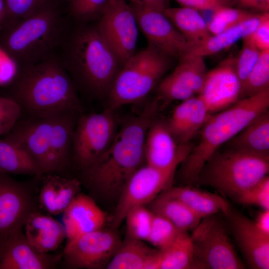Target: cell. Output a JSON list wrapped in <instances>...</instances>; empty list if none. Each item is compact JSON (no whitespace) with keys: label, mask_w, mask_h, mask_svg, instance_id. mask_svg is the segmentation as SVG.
Segmentation results:
<instances>
[{"label":"cell","mask_w":269,"mask_h":269,"mask_svg":"<svg viewBox=\"0 0 269 269\" xmlns=\"http://www.w3.org/2000/svg\"><path fill=\"white\" fill-rule=\"evenodd\" d=\"M57 55L75 85L95 96L108 95L122 66L97 26H84L66 35Z\"/></svg>","instance_id":"3957f363"},{"label":"cell","mask_w":269,"mask_h":269,"mask_svg":"<svg viewBox=\"0 0 269 269\" xmlns=\"http://www.w3.org/2000/svg\"><path fill=\"white\" fill-rule=\"evenodd\" d=\"M40 189L39 202L48 213L57 215L56 187L54 174H47Z\"/></svg>","instance_id":"b9f144b4"},{"label":"cell","mask_w":269,"mask_h":269,"mask_svg":"<svg viewBox=\"0 0 269 269\" xmlns=\"http://www.w3.org/2000/svg\"><path fill=\"white\" fill-rule=\"evenodd\" d=\"M67 244L104 226L106 213L91 197L79 193L63 212Z\"/></svg>","instance_id":"ffe728a7"},{"label":"cell","mask_w":269,"mask_h":269,"mask_svg":"<svg viewBox=\"0 0 269 269\" xmlns=\"http://www.w3.org/2000/svg\"><path fill=\"white\" fill-rule=\"evenodd\" d=\"M229 148L269 156V113L258 116L229 141Z\"/></svg>","instance_id":"4316f807"},{"label":"cell","mask_w":269,"mask_h":269,"mask_svg":"<svg viewBox=\"0 0 269 269\" xmlns=\"http://www.w3.org/2000/svg\"><path fill=\"white\" fill-rule=\"evenodd\" d=\"M6 17L0 29L11 25L28 16L45 0H4Z\"/></svg>","instance_id":"ab89813d"},{"label":"cell","mask_w":269,"mask_h":269,"mask_svg":"<svg viewBox=\"0 0 269 269\" xmlns=\"http://www.w3.org/2000/svg\"><path fill=\"white\" fill-rule=\"evenodd\" d=\"M163 13L191 47L211 35L208 29L207 23L196 9L186 6L166 7Z\"/></svg>","instance_id":"f1b7e54d"},{"label":"cell","mask_w":269,"mask_h":269,"mask_svg":"<svg viewBox=\"0 0 269 269\" xmlns=\"http://www.w3.org/2000/svg\"><path fill=\"white\" fill-rule=\"evenodd\" d=\"M203 58L186 54L179 58L174 70L159 82L158 98L167 101H182L198 95L207 73Z\"/></svg>","instance_id":"2e32d148"},{"label":"cell","mask_w":269,"mask_h":269,"mask_svg":"<svg viewBox=\"0 0 269 269\" xmlns=\"http://www.w3.org/2000/svg\"><path fill=\"white\" fill-rule=\"evenodd\" d=\"M243 9H251L262 12H269V0H229Z\"/></svg>","instance_id":"f6af8a7d"},{"label":"cell","mask_w":269,"mask_h":269,"mask_svg":"<svg viewBox=\"0 0 269 269\" xmlns=\"http://www.w3.org/2000/svg\"><path fill=\"white\" fill-rule=\"evenodd\" d=\"M192 148L190 142H176L166 121L154 119L145 138V164L160 168L168 167L177 161H183Z\"/></svg>","instance_id":"ac0fdd59"},{"label":"cell","mask_w":269,"mask_h":269,"mask_svg":"<svg viewBox=\"0 0 269 269\" xmlns=\"http://www.w3.org/2000/svg\"><path fill=\"white\" fill-rule=\"evenodd\" d=\"M121 242L114 229L103 228L85 234L66 244L64 251L66 263L77 269L106 268Z\"/></svg>","instance_id":"7c38bea8"},{"label":"cell","mask_w":269,"mask_h":269,"mask_svg":"<svg viewBox=\"0 0 269 269\" xmlns=\"http://www.w3.org/2000/svg\"><path fill=\"white\" fill-rule=\"evenodd\" d=\"M22 113L21 106L14 99L0 95V136H5L12 131Z\"/></svg>","instance_id":"74e56055"},{"label":"cell","mask_w":269,"mask_h":269,"mask_svg":"<svg viewBox=\"0 0 269 269\" xmlns=\"http://www.w3.org/2000/svg\"><path fill=\"white\" fill-rule=\"evenodd\" d=\"M137 26L125 0H110L101 15L97 29L122 66L135 53Z\"/></svg>","instance_id":"8fae6325"},{"label":"cell","mask_w":269,"mask_h":269,"mask_svg":"<svg viewBox=\"0 0 269 269\" xmlns=\"http://www.w3.org/2000/svg\"><path fill=\"white\" fill-rule=\"evenodd\" d=\"M57 214L63 213L80 193L81 183L76 178L62 177L54 174Z\"/></svg>","instance_id":"8d00e7d4"},{"label":"cell","mask_w":269,"mask_h":269,"mask_svg":"<svg viewBox=\"0 0 269 269\" xmlns=\"http://www.w3.org/2000/svg\"><path fill=\"white\" fill-rule=\"evenodd\" d=\"M183 161H177L164 168L144 164L131 176L118 198L111 220V227L116 229L124 221L129 210L149 204L169 188L176 170Z\"/></svg>","instance_id":"30bf717a"},{"label":"cell","mask_w":269,"mask_h":269,"mask_svg":"<svg viewBox=\"0 0 269 269\" xmlns=\"http://www.w3.org/2000/svg\"><path fill=\"white\" fill-rule=\"evenodd\" d=\"M229 216L237 244L249 266L255 269H269V236L261 232L254 221L231 209Z\"/></svg>","instance_id":"d6986e66"},{"label":"cell","mask_w":269,"mask_h":269,"mask_svg":"<svg viewBox=\"0 0 269 269\" xmlns=\"http://www.w3.org/2000/svg\"><path fill=\"white\" fill-rule=\"evenodd\" d=\"M0 171L42 176L35 161L17 140L6 135L0 139Z\"/></svg>","instance_id":"83f0119b"},{"label":"cell","mask_w":269,"mask_h":269,"mask_svg":"<svg viewBox=\"0 0 269 269\" xmlns=\"http://www.w3.org/2000/svg\"><path fill=\"white\" fill-rule=\"evenodd\" d=\"M130 6L148 46L171 58L188 53L191 45L163 12L134 3Z\"/></svg>","instance_id":"4fadbf2b"},{"label":"cell","mask_w":269,"mask_h":269,"mask_svg":"<svg viewBox=\"0 0 269 269\" xmlns=\"http://www.w3.org/2000/svg\"><path fill=\"white\" fill-rule=\"evenodd\" d=\"M66 26L58 9L45 0L28 16L2 28L0 48L18 67L34 64L56 55Z\"/></svg>","instance_id":"277c9868"},{"label":"cell","mask_w":269,"mask_h":269,"mask_svg":"<svg viewBox=\"0 0 269 269\" xmlns=\"http://www.w3.org/2000/svg\"><path fill=\"white\" fill-rule=\"evenodd\" d=\"M269 156L232 148L216 151L207 162L196 181L235 199L268 175Z\"/></svg>","instance_id":"8992f818"},{"label":"cell","mask_w":269,"mask_h":269,"mask_svg":"<svg viewBox=\"0 0 269 269\" xmlns=\"http://www.w3.org/2000/svg\"><path fill=\"white\" fill-rule=\"evenodd\" d=\"M255 14L246 9L221 5L213 11L212 18L207 23L208 30L211 35L219 34L242 23Z\"/></svg>","instance_id":"d6a6232c"},{"label":"cell","mask_w":269,"mask_h":269,"mask_svg":"<svg viewBox=\"0 0 269 269\" xmlns=\"http://www.w3.org/2000/svg\"><path fill=\"white\" fill-rule=\"evenodd\" d=\"M114 110L82 114L78 118L72 143L71 155L85 170L94 164L108 148L117 132Z\"/></svg>","instance_id":"9c48e42d"},{"label":"cell","mask_w":269,"mask_h":269,"mask_svg":"<svg viewBox=\"0 0 269 269\" xmlns=\"http://www.w3.org/2000/svg\"><path fill=\"white\" fill-rule=\"evenodd\" d=\"M251 35L243 39L242 49L236 57V71L241 84L257 63L261 53Z\"/></svg>","instance_id":"d590c367"},{"label":"cell","mask_w":269,"mask_h":269,"mask_svg":"<svg viewBox=\"0 0 269 269\" xmlns=\"http://www.w3.org/2000/svg\"><path fill=\"white\" fill-rule=\"evenodd\" d=\"M149 204L153 213L166 219L180 231L193 230L202 219L180 201L162 194Z\"/></svg>","instance_id":"f546056e"},{"label":"cell","mask_w":269,"mask_h":269,"mask_svg":"<svg viewBox=\"0 0 269 269\" xmlns=\"http://www.w3.org/2000/svg\"><path fill=\"white\" fill-rule=\"evenodd\" d=\"M254 222L261 232L269 236V209H263L260 212Z\"/></svg>","instance_id":"bcb514c9"},{"label":"cell","mask_w":269,"mask_h":269,"mask_svg":"<svg viewBox=\"0 0 269 269\" xmlns=\"http://www.w3.org/2000/svg\"><path fill=\"white\" fill-rule=\"evenodd\" d=\"M153 217L147 242L157 249L168 246L180 231L164 217L153 213Z\"/></svg>","instance_id":"e575fe53"},{"label":"cell","mask_w":269,"mask_h":269,"mask_svg":"<svg viewBox=\"0 0 269 269\" xmlns=\"http://www.w3.org/2000/svg\"><path fill=\"white\" fill-rule=\"evenodd\" d=\"M161 194L178 200L202 218L230 210L228 202L220 196L189 186L170 187Z\"/></svg>","instance_id":"d4e9b609"},{"label":"cell","mask_w":269,"mask_h":269,"mask_svg":"<svg viewBox=\"0 0 269 269\" xmlns=\"http://www.w3.org/2000/svg\"><path fill=\"white\" fill-rule=\"evenodd\" d=\"M52 116L20 118L7 134L26 149L36 163L41 175L58 173L52 153Z\"/></svg>","instance_id":"9a60e30c"},{"label":"cell","mask_w":269,"mask_h":269,"mask_svg":"<svg viewBox=\"0 0 269 269\" xmlns=\"http://www.w3.org/2000/svg\"><path fill=\"white\" fill-rule=\"evenodd\" d=\"M182 6L196 10H212L225 4V0H176Z\"/></svg>","instance_id":"ee69618b"},{"label":"cell","mask_w":269,"mask_h":269,"mask_svg":"<svg viewBox=\"0 0 269 269\" xmlns=\"http://www.w3.org/2000/svg\"><path fill=\"white\" fill-rule=\"evenodd\" d=\"M157 108L154 101L127 120L107 150L84 170L88 186L95 193L105 198H119L131 176L145 164V136Z\"/></svg>","instance_id":"6da1fadb"},{"label":"cell","mask_w":269,"mask_h":269,"mask_svg":"<svg viewBox=\"0 0 269 269\" xmlns=\"http://www.w3.org/2000/svg\"><path fill=\"white\" fill-rule=\"evenodd\" d=\"M210 114L204 102L197 95L182 101L166 123L176 142L186 143L201 131Z\"/></svg>","instance_id":"7402d4cb"},{"label":"cell","mask_w":269,"mask_h":269,"mask_svg":"<svg viewBox=\"0 0 269 269\" xmlns=\"http://www.w3.org/2000/svg\"><path fill=\"white\" fill-rule=\"evenodd\" d=\"M171 58L148 46L122 66L108 95V108L115 110L145 98L168 70Z\"/></svg>","instance_id":"52a82bcc"},{"label":"cell","mask_w":269,"mask_h":269,"mask_svg":"<svg viewBox=\"0 0 269 269\" xmlns=\"http://www.w3.org/2000/svg\"><path fill=\"white\" fill-rule=\"evenodd\" d=\"M21 229L10 236L0 248V269H47L55 259L37 251Z\"/></svg>","instance_id":"44dd1931"},{"label":"cell","mask_w":269,"mask_h":269,"mask_svg":"<svg viewBox=\"0 0 269 269\" xmlns=\"http://www.w3.org/2000/svg\"><path fill=\"white\" fill-rule=\"evenodd\" d=\"M131 1L132 3L161 12L166 8V0H131Z\"/></svg>","instance_id":"7dc6e473"},{"label":"cell","mask_w":269,"mask_h":269,"mask_svg":"<svg viewBox=\"0 0 269 269\" xmlns=\"http://www.w3.org/2000/svg\"><path fill=\"white\" fill-rule=\"evenodd\" d=\"M36 211L33 196L26 185L0 171V248Z\"/></svg>","instance_id":"5bb4252c"},{"label":"cell","mask_w":269,"mask_h":269,"mask_svg":"<svg viewBox=\"0 0 269 269\" xmlns=\"http://www.w3.org/2000/svg\"><path fill=\"white\" fill-rule=\"evenodd\" d=\"M153 214L145 206H137L129 210L124 218L126 223V237L146 241Z\"/></svg>","instance_id":"836d02e7"},{"label":"cell","mask_w":269,"mask_h":269,"mask_svg":"<svg viewBox=\"0 0 269 269\" xmlns=\"http://www.w3.org/2000/svg\"><path fill=\"white\" fill-rule=\"evenodd\" d=\"M263 13H255L236 26L219 34L211 35L205 40L192 46L186 54L204 57L230 47L239 40L253 34L261 20Z\"/></svg>","instance_id":"484cf974"},{"label":"cell","mask_w":269,"mask_h":269,"mask_svg":"<svg viewBox=\"0 0 269 269\" xmlns=\"http://www.w3.org/2000/svg\"><path fill=\"white\" fill-rule=\"evenodd\" d=\"M236 61V57H228L207 71L198 96L210 114L225 110L239 100L241 83L237 73Z\"/></svg>","instance_id":"e0dca14e"},{"label":"cell","mask_w":269,"mask_h":269,"mask_svg":"<svg viewBox=\"0 0 269 269\" xmlns=\"http://www.w3.org/2000/svg\"><path fill=\"white\" fill-rule=\"evenodd\" d=\"M257 47L261 51L269 49V13L263 12L261 20L251 35Z\"/></svg>","instance_id":"7bdbcfd3"},{"label":"cell","mask_w":269,"mask_h":269,"mask_svg":"<svg viewBox=\"0 0 269 269\" xmlns=\"http://www.w3.org/2000/svg\"><path fill=\"white\" fill-rule=\"evenodd\" d=\"M193 266L192 244L188 231H180L168 246L159 250L158 269H193Z\"/></svg>","instance_id":"4dcf8cb0"},{"label":"cell","mask_w":269,"mask_h":269,"mask_svg":"<svg viewBox=\"0 0 269 269\" xmlns=\"http://www.w3.org/2000/svg\"><path fill=\"white\" fill-rule=\"evenodd\" d=\"M216 214L203 218L190 235L193 269L245 268L223 223Z\"/></svg>","instance_id":"ba28073f"},{"label":"cell","mask_w":269,"mask_h":269,"mask_svg":"<svg viewBox=\"0 0 269 269\" xmlns=\"http://www.w3.org/2000/svg\"><path fill=\"white\" fill-rule=\"evenodd\" d=\"M24 227L29 243L42 253L56 250L66 238L63 224L37 211L29 216Z\"/></svg>","instance_id":"603a6c76"},{"label":"cell","mask_w":269,"mask_h":269,"mask_svg":"<svg viewBox=\"0 0 269 269\" xmlns=\"http://www.w3.org/2000/svg\"><path fill=\"white\" fill-rule=\"evenodd\" d=\"M269 87L239 100L227 109L209 116L202 128L198 143L182 162L181 175L196 181L202 168L222 144L238 134L250 123L268 110Z\"/></svg>","instance_id":"5b68a950"},{"label":"cell","mask_w":269,"mask_h":269,"mask_svg":"<svg viewBox=\"0 0 269 269\" xmlns=\"http://www.w3.org/2000/svg\"><path fill=\"white\" fill-rule=\"evenodd\" d=\"M236 199L244 205H255L263 209H269V176L242 192Z\"/></svg>","instance_id":"f35d334b"},{"label":"cell","mask_w":269,"mask_h":269,"mask_svg":"<svg viewBox=\"0 0 269 269\" xmlns=\"http://www.w3.org/2000/svg\"><path fill=\"white\" fill-rule=\"evenodd\" d=\"M10 96L29 117L82 112L76 87L57 55L18 67Z\"/></svg>","instance_id":"7a4b0ae2"},{"label":"cell","mask_w":269,"mask_h":269,"mask_svg":"<svg viewBox=\"0 0 269 269\" xmlns=\"http://www.w3.org/2000/svg\"><path fill=\"white\" fill-rule=\"evenodd\" d=\"M6 17V9L4 0H0V29L3 25Z\"/></svg>","instance_id":"c3c4849f"},{"label":"cell","mask_w":269,"mask_h":269,"mask_svg":"<svg viewBox=\"0 0 269 269\" xmlns=\"http://www.w3.org/2000/svg\"><path fill=\"white\" fill-rule=\"evenodd\" d=\"M126 237L108 264V269H158L159 250Z\"/></svg>","instance_id":"cb8c5ba5"},{"label":"cell","mask_w":269,"mask_h":269,"mask_svg":"<svg viewBox=\"0 0 269 269\" xmlns=\"http://www.w3.org/2000/svg\"><path fill=\"white\" fill-rule=\"evenodd\" d=\"M110 0H71V14L81 20L92 19L101 15Z\"/></svg>","instance_id":"60d3db41"},{"label":"cell","mask_w":269,"mask_h":269,"mask_svg":"<svg viewBox=\"0 0 269 269\" xmlns=\"http://www.w3.org/2000/svg\"></svg>","instance_id":"681fc988"},{"label":"cell","mask_w":269,"mask_h":269,"mask_svg":"<svg viewBox=\"0 0 269 269\" xmlns=\"http://www.w3.org/2000/svg\"><path fill=\"white\" fill-rule=\"evenodd\" d=\"M269 87V49L261 51L257 63L241 84L239 100Z\"/></svg>","instance_id":"1f68e13d"}]
</instances>
